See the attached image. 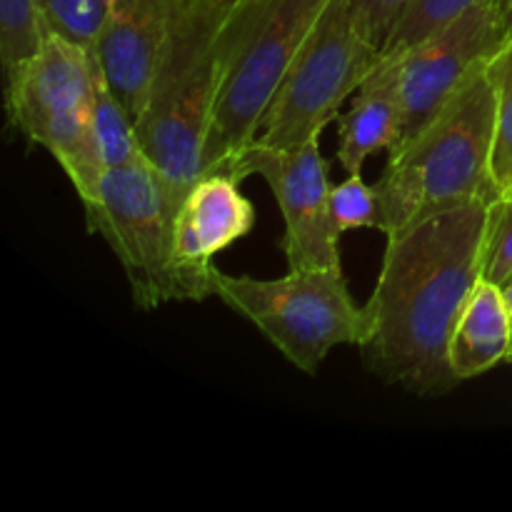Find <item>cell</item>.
I'll use <instances>...</instances> for the list:
<instances>
[{
	"mask_svg": "<svg viewBox=\"0 0 512 512\" xmlns=\"http://www.w3.org/2000/svg\"><path fill=\"white\" fill-rule=\"evenodd\" d=\"M213 285L230 310L250 320L305 375H318L338 345L363 348L370 338V315L355 303L343 268H290L275 280L215 268Z\"/></svg>",
	"mask_w": 512,
	"mask_h": 512,
	"instance_id": "6",
	"label": "cell"
},
{
	"mask_svg": "<svg viewBox=\"0 0 512 512\" xmlns=\"http://www.w3.org/2000/svg\"><path fill=\"white\" fill-rule=\"evenodd\" d=\"M255 208L240 193V178L213 170L183 195L175 218V258L195 303L215 295L213 258L253 230Z\"/></svg>",
	"mask_w": 512,
	"mask_h": 512,
	"instance_id": "11",
	"label": "cell"
},
{
	"mask_svg": "<svg viewBox=\"0 0 512 512\" xmlns=\"http://www.w3.org/2000/svg\"><path fill=\"white\" fill-rule=\"evenodd\" d=\"M173 0H113L93 45L103 83L138 120L168 38Z\"/></svg>",
	"mask_w": 512,
	"mask_h": 512,
	"instance_id": "12",
	"label": "cell"
},
{
	"mask_svg": "<svg viewBox=\"0 0 512 512\" xmlns=\"http://www.w3.org/2000/svg\"><path fill=\"white\" fill-rule=\"evenodd\" d=\"M493 153L495 90L485 63L418 133L388 153V168L375 183L383 233L390 238L458 205L503 198Z\"/></svg>",
	"mask_w": 512,
	"mask_h": 512,
	"instance_id": "2",
	"label": "cell"
},
{
	"mask_svg": "<svg viewBox=\"0 0 512 512\" xmlns=\"http://www.w3.org/2000/svg\"><path fill=\"white\" fill-rule=\"evenodd\" d=\"M50 35L40 0H0V63L5 85Z\"/></svg>",
	"mask_w": 512,
	"mask_h": 512,
	"instance_id": "15",
	"label": "cell"
},
{
	"mask_svg": "<svg viewBox=\"0 0 512 512\" xmlns=\"http://www.w3.org/2000/svg\"><path fill=\"white\" fill-rule=\"evenodd\" d=\"M508 283H512V278H510V280H508ZM508 283H505V285H508Z\"/></svg>",
	"mask_w": 512,
	"mask_h": 512,
	"instance_id": "26",
	"label": "cell"
},
{
	"mask_svg": "<svg viewBox=\"0 0 512 512\" xmlns=\"http://www.w3.org/2000/svg\"><path fill=\"white\" fill-rule=\"evenodd\" d=\"M330 223L338 235L358 228H373L383 233V215L375 185H368L363 175H348L330 190Z\"/></svg>",
	"mask_w": 512,
	"mask_h": 512,
	"instance_id": "20",
	"label": "cell"
},
{
	"mask_svg": "<svg viewBox=\"0 0 512 512\" xmlns=\"http://www.w3.org/2000/svg\"><path fill=\"white\" fill-rule=\"evenodd\" d=\"M330 0H233L218 35L220 88L203 175L228 170L260 123Z\"/></svg>",
	"mask_w": 512,
	"mask_h": 512,
	"instance_id": "4",
	"label": "cell"
},
{
	"mask_svg": "<svg viewBox=\"0 0 512 512\" xmlns=\"http://www.w3.org/2000/svg\"><path fill=\"white\" fill-rule=\"evenodd\" d=\"M488 75L495 90L493 170L505 195L512 185V38L488 60Z\"/></svg>",
	"mask_w": 512,
	"mask_h": 512,
	"instance_id": "17",
	"label": "cell"
},
{
	"mask_svg": "<svg viewBox=\"0 0 512 512\" xmlns=\"http://www.w3.org/2000/svg\"><path fill=\"white\" fill-rule=\"evenodd\" d=\"M503 293H505V300H508V308H510V318H512V283L503 285ZM508 363H512V348H510V355H508Z\"/></svg>",
	"mask_w": 512,
	"mask_h": 512,
	"instance_id": "23",
	"label": "cell"
},
{
	"mask_svg": "<svg viewBox=\"0 0 512 512\" xmlns=\"http://www.w3.org/2000/svg\"><path fill=\"white\" fill-rule=\"evenodd\" d=\"M408 3L410 0H350L360 28L380 50L385 48L388 38L393 35L395 25L403 18Z\"/></svg>",
	"mask_w": 512,
	"mask_h": 512,
	"instance_id": "22",
	"label": "cell"
},
{
	"mask_svg": "<svg viewBox=\"0 0 512 512\" xmlns=\"http://www.w3.org/2000/svg\"><path fill=\"white\" fill-rule=\"evenodd\" d=\"M383 60V50L363 33L350 0H330L280 83L255 143L295 148L323 135L340 105L358 93Z\"/></svg>",
	"mask_w": 512,
	"mask_h": 512,
	"instance_id": "8",
	"label": "cell"
},
{
	"mask_svg": "<svg viewBox=\"0 0 512 512\" xmlns=\"http://www.w3.org/2000/svg\"><path fill=\"white\" fill-rule=\"evenodd\" d=\"M512 348V318L503 285L483 278L470 295L453 340L450 365L460 383L485 375L495 365L508 363Z\"/></svg>",
	"mask_w": 512,
	"mask_h": 512,
	"instance_id": "14",
	"label": "cell"
},
{
	"mask_svg": "<svg viewBox=\"0 0 512 512\" xmlns=\"http://www.w3.org/2000/svg\"><path fill=\"white\" fill-rule=\"evenodd\" d=\"M93 125L105 170L128 165L143 155L138 130H135V118L130 115V110L110 93V88L103 80H100L98 95H95Z\"/></svg>",
	"mask_w": 512,
	"mask_h": 512,
	"instance_id": "16",
	"label": "cell"
},
{
	"mask_svg": "<svg viewBox=\"0 0 512 512\" xmlns=\"http://www.w3.org/2000/svg\"><path fill=\"white\" fill-rule=\"evenodd\" d=\"M488 200L430 215L390 235L373 295L363 360L373 375L420 398L460 385L450 340L470 295L485 278Z\"/></svg>",
	"mask_w": 512,
	"mask_h": 512,
	"instance_id": "1",
	"label": "cell"
},
{
	"mask_svg": "<svg viewBox=\"0 0 512 512\" xmlns=\"http://www.w3.org/2000/svg\"><path fill=\"white\" fill-rule=\"evenodd\" d=\"M338 125V160L348 175H363L370 155L398 148L403 140V108L395 68L388 58L380 60L378 68L365 78Z\"/></svg>",
	"mask_w": 512,
	"mask_h": 512,
	"instance_id": "13",
	"label": "cell"
},
{
	"mask_svg": "<svg viewBox=\"0 0 512 512\" xmlns=\"http://www.w3.org/2000/svg\"><path fill=\"white\" fill-rule=\"evenodd\" d=\"M240 180L260 175L285 220L283 253L288 268H343L340 235L330 223V163L320 135L295 148L248 145L230 165Z\"/></svg>",
	"mask_w": 512,
	"mask_h": 512,
	"instance_id": "9",
	"label": "cell"
},
{
	"mask_svg": "<svg viewBox=\"0 0 512 512\" xmlns=\"http://www.w3.org/2000/svg\"><path fill=\"white\" fill-rule=\"evenodd\" d=\"M503 198H505V200H512V185H510L508 190H505V195H503Z\"/></svg>",
	"mask_w": 512,
	"mask_h": 512,
	"instance_id": "25",
	"label": "cell"
},
{
	"mask_svg": "<svg viewBox=\"0 0 512 512\" xmlns=\"http://www.w3.org/2000/svg\"><path fill=\"white\" fill-rule=\"evenodd\" d=\"M485 278L505 285L512 278V200H495L485 238Z\"/></svg>",
	"mask_w": 512,
	"mask_h": 512,
	"instance_id": "21",
	"label": "cell"
},
{
	"mask_svg": "<svg viewBox=\"0 0 512 512\" xmlns=\"http://www.w3.org/2000/svg\"><path fill=\"white\" fill-rule=\"evenodd\" d=\"M233 0H173L168 38L135 120L145 158L180 190L203 178L220 88L218 35Z\"/></svg>",
	"mask_w": 512,
	"mask_h": 512,
	"instance_id": "3",
	"label": "cell"
},
{
	"mask_svg": "<svg viewBox=\"0 0 512 512\" xmlns=\"http://www.w3.org/2000/svg\"><path fill=\"white\" fill-rule=\"evenodd\" d=\"M180 203L183 193L145 155L108 170L98 195L83 203L88 233L110 245L140 310L193 300L175 258Z\"/></svg>",
	"mask_w": 512,
	"mask_h": 512,
	"instance_id": "7",
	"label": "cell"
},
{
	"mask_svg": "<svg viewBox=\"0 0 512 512\" xmlns=\"http://www.w3.org/2000/svg\"><path fill=\"white\" fill-rule=\"evenodd\" d=\"M505 23H508V35L512 38V0H505Z\"/></svg>",
	"mask_w": 512,
	"mask_h": 512,
	"instance_id": "24",
	"label": "cell"
},
{
	"mask_svg": "<svg viewBox=\"0 0 512 512\" xmlns=\"http://www.w3.org/2000/svg\"><path fill=\"white\" fill-rule=\"evenodd\" d=\"M478 3H485V0H410L403 18L398 20L393 35L385 43L383 55H398L403 50L413 48L420 40L438 33L440 28L453 23L455 18H460L465 10Z\"/></svg>",
	"mask_w": 512,
	"mask_h": 512,
	"instance_id": "18",
	"label": "cell"
},
{
	"mask_svg": "<svg viewBox=\"0 0 512 512\" xmlns=\"http://www.w3.org/2000/svg\"><path fill=\"white\" fill-rule=\"evenodd\" d=\"M503 0H485L398 55L393 63L403 108V140L418 133L440 105L508 43ZM400 140V143H403Z\"/></svg>",
	"mask_w": 512,
	"mask_h": 512,
	"instance_id": "10",
	"label": "cell"
},
{
	"mask_svg": "<svg viewBox=\"0 0 512 512\" xmlns=\"http://www.w3.org/2000/svg\"><path fill=\"white\" fill-rule=\"evenodd\" d=\"M103 80L93 50L50 33L38 53L5 85L10 125L48 150L80 203L98 195L105 165L95 140L93 108Z\"/></svg>",
	"mask_w": 512,
	"mask_h": 512,
	"instance_id": "5",
	"label": "cell"
},
{
	"mask_svg": "<svg viewBox=\"0 0 512 512\" xmlns=\"http://www.w3.org/2000/svg\"><path fill=\"white\" fill-rule=\"evenodd\" d=\"M45 25L53 35L93 50L113 0H40Z\"/></svg>",
	"mask_w": 512,
	"mask_h": 512,
	"instance_id": "19",
	"label": "cell"
}]
</instances>
